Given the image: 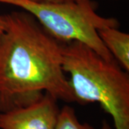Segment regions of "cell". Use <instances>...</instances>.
Segmentation results:
<instances>
[{"mask_svg": "<svg viewBox=\"0 0 129 129\" xmlns=\"http://www.w3.org/2000/svg\"><path fill=\"white\" fill-rule=\"evenodd\" d=\"M102 42L115 61L125 72L129 71V35L116 27H106L98 30Z\"/></svg>", "mask_w": 129, "mask_h": 129, "instance_id": "obj_5", "label": "cell"}, {"mask_svg": "<svg viewBox=\"0 0 129 129\" xmlns=\"http://www.w3.org/2000/svg\"><path fill=\"white\" fill-rule=\"evenodd\" d=\"M62 55L75 102L99 103L115 129H129V78L115 60H105L78 41L62 44Z\"/></svg>", "mask_w": 129, "mask_h": 129, "instance_id": "obj_2", "label": "cell"}, {"mask_svg": "<svg viewBox=\"0 0 129 129\" xmlns=\"http://www.w3.org/2000/svg\"><path fill=\"white\" fill-rule=\"evenodd\" d=\"M0 40V113L29 106L45 92L56 100L75 102L62 69V43L30 13L5 14Z\"/></svg>", "mask_w": 129, "mask_h": 129, "instance_id": "obj_1", "label": "cell"}, {"mask_svg": "<svg viewBox=\"0 0 129 129\" xmlns=\"http://www.w3.org/2000/svg\"><path fill=\"white\" fill-rule=\"evenodd\" d=\"M20 7L34 16L44 29L60 43L83 42L108 61L115 60L100 39L98 30L118 27L115 18L102 17L91 0L35 2L29 0H0Z\"/></svg>", "mask_w": 129, "mask_h": 129, "instance_id": "obj_3", "label": "cell"}, {"mask_svg": "<svg viewBox=\"0 0 129 129\" xmlns=\"http://www.w3.org/2000/svg\"><path fill=\"white\" fill-rule=\"evenodd\" d=\"M55 129H95L88 123L79 122L73 108L64 106L59 112Z\"/></svg>", "mask_w": 129, "mask_h": 129, "instance_id": "obj_6", "label": "cell"}, {"mask_svg": "<svg viewBox=\"0 0 129 129\" xmlns=\"http://www.w3.org/2000/svg\"><path fill=\"white\" fill-rule=\"evenodd\" d=\"M6 28V19L5 15H0V40Z\"/></svg>", "mask_w": 129, "mask_h": 129, "instance_id": "obj_7", "label": "cell"}, {"mask_svg": "<svg viewBox=\"0 0 129 129\" xmlns=\"http://www.w3.org/2000/svg\"><path fill=\"white\" fill-rule=\"evenodd\" d=\"M101 129H111V127L109 125V124L106 122V120H105V121L103 122Z\"/></svg>", "mask_w": 129, "mask_h": 129, "instance_id": "obj_9", "label": "cell"}, {"mask_svg": "<svg viewBox=\"0 0 129 129\" xmlns=\"http://www.w3.org/2000/svg\"><path fill=\"white\" fill-rule=\"evenodd\" d=\"M35 2H62L68 1H73V0H29Z\"/></svg>", "mask_w": 129, "mask_h": 129, "instance_id": "obj_8", "label": "cell"}, {"mask_svg": "<svg viewBox=\"0 0 129 129\" xmlns=\"http://www.w3.org/2000/svg\"><path fill=\"white\" fill-rule=\"evenodd\" d=\"M57 101L45 92L29 106L0 113V129H55L60 112Z\"/></svg>", "mask_w": 129, "mask_h": 129, "instance_id": "obj_4", "label": "cell"}]
</instances>
